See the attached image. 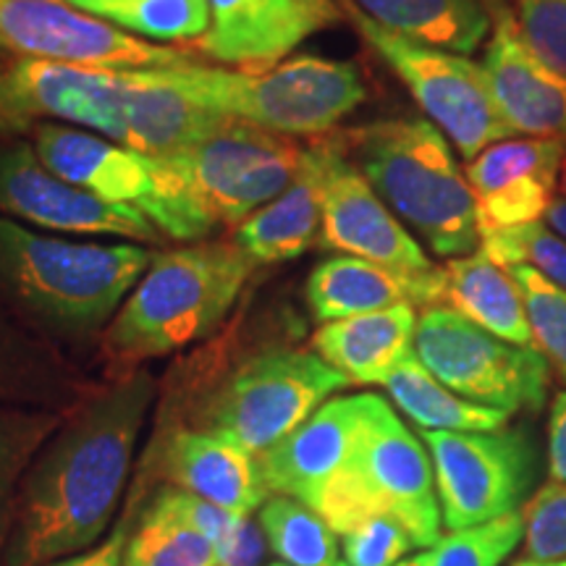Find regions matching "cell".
Segmentation results:
<instances>
[{"label": "cell", "mask_w": 566, "mask_h": 566, "mask_svg": "<svg viewBox=\"0 0 566 566\" xmlns=\"http://www.w3.org/2000/svg\"><path fill=\"white\" fill-rule=\"evenodd\" d=\"M147 504L158 506L163 512L174 514L176 520L187 522L189 527L200 530L210 541H216L218 546H223L237 533V527L242 525V516L226 512V509L210 504V501L200 499V495L181 491V488L168 483L160 485Z\"/></svg>", "instance_id": "obj_40"}, {"label": "cell", "mask_w": 566, "mask_h": 566, "mask_svg": "<svg viewBox=\"0 0 566 566\" xmlns=\"http://www.w3.org/2000/svg\"><path fill=\"white\" fill-rule=\"evenodd\" d=\"M512 9L530 51L566 76V0H514Z\"/></svg>", "instance_id": "obj_39"}, {"label": "cell", "mask_w": 566, "mask_h": 566, "mask_svg": "<svg viewBox=\"0 0 566 566\" xmlns=\"http://www.w3.org/2000/svg\"><path fill=\"white\" fill-rule=\"evenodd\" d=\"M0 216L66 237H111L150 247L166 239L145 212L108 205L59 179L30 137H0Z\"/></svg>", "instance_id": "obj_14"}, {"label": "cell", "mask_w": 566, "mask_h": 566, "mask_svg": "<svg viewBox=\"0 0 566 566\" xmlns=\"http://www.w3.org/2000/svg\"><path fill=\"white\" fill-rule=\"evenodd\" d=\"M365 417V394L334 396L263 457L268 495H289L313 506L325 485L349 462Z\"/></svg>", "instance_id": "obj_19"}, {"label": "cell", "mask_w": 566, "mask_h": 566, "mask_svg": "<svg viewBox=\"0 0 566 566\" xmlns=\"http://www.w3.org/2000/svg\"><path fill=\"white\" fill-rule=\"evenodd\" d=\"M522 541H525V516L520 509L485 525L443 535L433 548L399 566H501Z\"/></svg>", "instance_id": "obj_34"}, {"label": "cell", "mask_w": 566, "mask_h": 566, "mask_svg": "<svg viewBox=\"0 0 566 566\" xmlns=\"http://www.w3.org/2000/svg\"><path fill=\"white\" fill-rule=\"evenodd\" d=\"M129 533L132 522L122 520V525L113 527V533L105 537L103 546L82 551V554L61 558V562H53L48 566H124V551L126 543H129Z\"/></svg>", "instance_id": "obj_43"}, {"label": "cell", "mask_w": 566, "mask_h": 566, "mask_svg": "<svg viewBox=\"0 0 566 566\" xmlns=\"http://www.w3.org/2000/svg\"><path fill=\"white\" fill-rule=\"evenodd\" d=\"M512 566H566V558L564 562H537V558H520V562H514Z\"/></svg>", "instance_id": "obj_47"}, {"label": "cell", "mask_w": 566, "mask_h": 566, "mask_svg": "<svg viewBox=\"0 0 566 566\" xmlns=\"http://www.w3.org/2000/svg\"><path fill=\"white\" fill-rule=\"evenodd\" d=\"M346 386L349 380L315 352L292 346L258 352L233 367L181 424L263 457Z\"/></svg>", "instance_id": "obj_8"}, {"label": "cell", "mask_w": 566, "mask_h": 566, "mask_svg": "<svg viewBox=\"0 0 566 566\" xmlns=\"http://www.w3.org/2000/svg\"><path fill=\"white\" fill-rule=\"evenodd\" d=\"M268 537L258 516H247L223 546H218V566H263Z\"/></svg>", "instance_id": "obj_41"}, {"label": "cell", "mask_w": 566, "mask_h": 566, "mask_svg": "<svg viewBox=\"0 0 566 566\" xmlns=\"http://www.w3.org/2000/svg\"><path fill=\"white\" fill-rule=\"evenodd\" d=\"M334 147V132L310 142L302 150L294 181L271 205L233 229V244L242 247L258 265L286 263L317 244Z\"/></svg>", "instance_id": "obj_23"}, {"label": "cell", "mask_w": 566, "mask_h": 566, "mask_svg": "<svg viewBox=\"0 0 566 566\" xmlns=\"http://www.w3.org/2000/svg\"><path fill=\"white\" fill-rule=\"evenodd\" d=\"M338 541L346 566H399L401 558L417 548L409 530L386 514L359 522L338 535Z\"/></svg>", "instance_id": "obj_37"}, {"label": "cell", "mask_w": 566, "mask_h": 566, "mask_svg": "<svg viewBox=\"0 0 566 566\" xmlns=\"http://www.w3.org/2000/svg\"><path fill=\"white\" fill-rule=\"evenodd\" d=\"M384 388L396 407L405 412L420 430H446V433H488L509 424V412L467 401L424 370L417 354L401 363L388 375Z\"/></svg>", "instance_id": "obj_29"}, {"label": "cell", "mask_w": 566, "mask_h": 566, "mask_svg": "<svg viewBox=\"0 0 566 566\" xmlns=\"http://www.w3.org/2000/svg\"><path fill=\"white\" fill-rule=\"evenodd\" d=\"M480 250L499 265H527L566 292V239L546 221L491 231L480 237Z\"/></svg>", "instance_id": "obj_36"}, {"label": "cell", "mask_w": 566, "mask_h": 566, "mask_svg": "<svg viewBox=\"0 0 566 566\" xmlns=\"http://www.w3.org/2000/svg\"><path fill=\"white\" fill-rule=\"evenodd\" d=\"M436 472L441 520L449 533L520 512L535 480V443L525 428L488 433L420 430Z\"/></svg>", "instance_id": "obj_12"}, {"label": "cell", "mask_w": 566, "mask_h": 566, "mask_svg": "<svg viewBox=\"0 0 566 566\" xmlns=\"http://www.w3.org/2000/svg\"><path fill=\"white\" fill-rule=\"evenodd\" d=\"M155 71L200 108L283 137H325L367 101L357 63L321 55H294L258 74L197 59Z\"/></svg>", "instance_id": "obj_5"}, {"label": "cell", "mask_w": 566, "mask_h": 566, "mask_svg": "<svg viewBox=\"0 0 566 566\" xmlns=\"http://www.w3.org/2000/svg\"><path fill=\"white\" fill-rule=\"evenodd\" d=\"M302 145L237 118L179 153L160 155L218 226H242L271 205L300 168Z\"/></svg>", "instance_id": "obj_11"}, {"label": "cell", "mask_w": 566, "mask_h": 566, "mask_svg": "<svg viewBox=\"0 0 566 566\" xmlns=\"http://www.w3.org/2000/svg\"><path fill=\"white\" fill-rule=\"evenodd\" d=\"M380 27L438 51L472 55L493 32L504 0H352Z\"/></svg>", "instance_id": "obj_27"}, {"label": "cell", "mask_w": 566, "mask_h": 566, "mask_svg": "<svg viewBox=\"0 0 566 566\" xmlns=\"http://www.w3.org/2000/svg\"><path fill=\"white\" fill-rule=\"evenodd\" d=\"M334 145L323 195V223L317 233V247L399 268V271L436 268L430 254L412 237V231L388 210V205L375 195L357 166L346 158L336 132Z\"/></svg>", "instance_id": "obj_16"}, {"label": "cell", "mask_w": 566, "mask_h": 566, "mask_svg": "<svg viewBox=\"0 0 566 566\" xmlns=\"http://www.w3.org/2000/svg\"><path fill=\"white\" fill-rule=\"evenodd\" d=\"M0 55H6V59H11V51H9V45H6L3 38H0Z\"/></svg>", "instance_id": "obj_48"}, {"label": "cell", "mask_w": 566, "mask_h": 566, "mask_svg": "<svg viewBox=\"0 0 566 566\" xmlns=\"http://www.w3.org/2000/svg\"><path fill=\"white\" fill-rule=\"evenodd\" d=\"M271 566H289V564H271Z\"/></svg>", "instance_id": "obj_49"}, {"label": "cell", "mask_w": 566, "mask_h": 566, "mask_svg": "<svg viewBox=\"0 0 566 566\" xmlns=\"http://www.w3.org/2000/svg\"><path fill=\"white\" fill-rule=\"evenodd\" d=\"M124 551V566H218V543L163 509L145 504Z\"/></svg>", "instance_id": "obj_33"}, {"label": "cell", "mask_w": 566, "mask_h": 566, "mask_svg": "<svg viewBox=\"0 0 566 566\" xmlns=\"http://www.w3.org/2000/svg\"><path fill=\"white\" fill-rule=\"evenodd\" d=\"M69 412L24 407L0 409V566H3L13 516H17L21 480H24L42 443L59 430V424Z\"/></svg>", "instance_id": "obj_31"}, {"label": "cell", "mask_w": 566, "mask_h": 566, "mask_svg": "<svg viewBox=\"0 0 566 566\" xmlns=\"http://www.w3.org/2000/svg\"><path fill=\"white\" fill-rule=\"evenodd\" d=\"M155 459L168 485L200 495L242 520L260 512L268 499L258 457L208 430L187 424L168 430L155 443Z\"/></svg>", "instance_id": "obj_22"}, {"label": "cell", "mask_w": 566, "mask_h": 566, "mask_svg": "<svg viewBox=\"0 0 566 566\" xmlns=\"http://www.w3.org/2000/svg\"><path fill=\"white\" fill-rule=\"evenodd\" d=\"M76 359L63 354L0 304V409H59L69 412L95 391Z\"/></svg>", "instance_id": "obj_24"}, {"label": "cell", "mask_w": 566, "mask_h": 566, "mask_svg": "<svg viewBox=\"0 0 566 566\" xmlns=\"http://www.w3.org/2000/svg\"><path fill=\"white\" fill-rule=\"evenodd\" d=\"M480 66L509 129L522 137L566 142V76L530 51L509 0L493 13Z\"/></svg>", "instance_id": "obj_18"}, {"label": "cell", "mask_w": 566, "mask_h": 566, "mask_svg": "<svg viewBox=\"0 0 566 566\" xmlns=\"http://www.w3.org/2000/svg\"><path fill=\"white\" fill-rule=\"evenodd\" d=\"M317 323L401 307H436L446 302V271H399L352 254H331L317 263L304 286Z\"/></svg>", "instance_id": "obj_21"}, {"label": "cell", "mask_w": 566, "mask_h": 566, "mask_svg": "<svg viewBox=\"0 0 566 566\" xmlns=\"http://www.w3.org/2000/svg\"><path fill=\"white\" fill-rule=\"evenodd\" d=\"M254 271L233 239L158 250L103 334L101 354L129 373L202 342L231 315Z\"/></svg>", "instance_id": "obj_3"}, {"label": "cell", "mask_w": 566, "mask_h": 566, "mask_svg": "<svg viewBox=\"0 0 566 566\" xmlns=\"http://www.w3.org/2000/svg\"><path fill=\"white\" fill-rule=\"evenodd\" d=\"M338 566H346V564H344V562H342V564H338Z\"/></svg>", "instance_id": "obj_50"}, {"label": "cell", "mask_w": 566, "mask_h": 566, "mask_svg": "<svg viewBox=\"0 0 566 566\" xmlns=\"http://www.w3.org/2000/svg\"><path fill=\"white\" fill-rule=\"evenodd\" d=\"M155 396L158 378L137 367L97 384L63 417L21 480L3 566H48L101 541Z\"/></svg>", "instance_id": "obj_1"}, {"label": "cell", "mask_w": 566, "mask_h": 566, "mask_svg": "<svg viewBox=\"0 0 566 566\" xmlns=\"http://www.w3.org/2000/svg\"><path fill=\"white\" fill-rule=\"evenodd\" d=\"M548 478L551 483H566V391L548 409Z\"/></svg>", "instance_id": "obj_44"}, {"label": "cell", "mask_w": 566, "mask_h": 566, "mask_svg": "<svg viewBox=\"0 0 566 566\" xmlns=\"http://www.w3.org/2000/svg\"><path fill=\"white\" fill-rule=\"evenodd\" d=\"M415 354L438 384L501 412H537L548 399L551 365L535 346H516L436 304L417 317Z\"/></svg>", "instance_id": "obj_9"}, {"label": "cell", "mask_w": 566, "mask_h": 566, "mask_svg": "<svg viewBox=\"0 0 566 566\" xmlns=\"http://www.w3.org/2000/svg\"><path fill=\"white\" fill-rule=\"evenodd\" d=\"M417 310L409 304L323 323L313 352L357 386H384L396 367L415 354Z\"/></svg>", "instance_id": "obj_25"}, {"label": "cell", "mask_w": 566, "mask_h": 566, "mask_svg": "<svg viewBox=\"0 0 566 566\" xmlns=\"http://www.w3.org/2000/svg\"><path fill=\"white\" fill-rule=\"evenodd\" d=\"M66 3L155 45L176 48V42L195 45L210 30L208 0H66Z\"/></svg>", "instance_id": "obj_30"}, {"label": "cell", "mask_w": 566, "mask_h": 566, "mask_svg": "<svg viewBox=\"0 0 566 566\" xmlns=\"http://www.w3.org/2000/svg\"><path fill=\"white\" fill-rule=\"evenodd\" d=\"M525 300L535 346L566 384V292L527 265H504Z\"/></svg>", "instance_id": "obj_35"}, {"label": "cell", "mask_w": 566, "mask_h": 566, "mask_svg": "<svg viewBox=\"0 0 566 566\" xmlns=\"http://www.w3.org/2000/svg\"><path fill=\"white\" fill-rule=\"evenodd\" d=\"M564 150L562 139L512 137L485 147L467 163L464 174L475 195L480 237L546 218L556 200Z\"/></svg>", "instance_id": "obj_17"}, {"label": "cell", "mask_w": 566, "mask_h": 566, "mask_svg": "<svg viewBox=\"0 0 566 566\" xmlns=\"http://www.w3.org/2000/svg\"><path fill=\"white\" fill-rule=\"evenodd\" d=\"M543 221H546L551 231H556L558 237L566 239V200H564V197H556V200L551 202V208H548Z\"/></svg>", "instance_id": "obj_45"}, {"label": "cell", "mask_w": 566, "mask_h": 566, "mask_svg": "<svg viewBox=\"0 0 566 566\" xmlns=\"http://www.w3.org/2000/svg\"><path fill=\"white\" fill-rule=\"evenodd\" d=\"M13 59L0 55V137H32L38 122L27 113L17 84H13Z\"/></svg>", "instance_id": "obj_42"}, {"label": "cell", "mask_w": 566, "mask_h": 566, "mask_svg": "<svg viewBox=\"0 0 566 566\" xmlns=\"http://www.w3.org/2000/svg\"><path fill=\"white\" fill-rule=\"evenodd\" d=\"M13 84L34 122H66L126 142V71L84 69L42 59H13Z\"/></svg>", "instance_id": "obj_20"}, {"label": "cell", "mask_w": 566, "mask_h": 566, "mask_svg": "<svg viewBox=\"0 0 566 566\" xmlns=\"http://www.w3.org/2000/svg\"><path fill=\"white\" fill-rule=\"evenodd\" d=\"M336 134L375 195L433 254L454 260L480 250L475 195L438 126L428 118H384Z\"/></svg>", "instance_id": "obj_4"}, {"label": "cell", "mask_w": 566, "mask_h": 566, "mask_svg": "<svg viewBox=\"0 0 566 566\" xmlns=\"http://www.w3.org/2000/svg\"><path fill=\"white\" fill-rule=\"evenodd\" d=\"M525 556L537 562L566 558V483H548L522 506Z\"/></svg>", "instance_id": "obj_38"}, {"label": "cell", "mask_w": 566, "mask_h": 566, "mask_svg": "<svg viewBox=\"0 0 566 566\" xmlns=\"http://www.w3.org/2000/svg\"><path fill=\"white\" fill-rule=\"evenodd\" d=\"M124 118V147L160 158L208 137L223 124L226 116L200 108L171 84L163 82L158 71L150 69L126 71Z\"/></svg>", "instance_id": "obj_26"}, {"label": "cell", "mask_w": 566, "mask_h": 566, "mask_svg": "<svg viewBox=\"0 0 566 566\" xmlns=\"http://www.w3.org/2000/svg\"><path fill=\"white\" fill-rule=\"evenodd\" d=\"M30 139L59 179L108 205L145 212L166 239L195 244L218 229L216 218L160 158L59 122H40Z\"/></svg>", "instance_id": "obj_7"}, {"label": "cell", "mask_w": 566, "mask_h": 566, "mask_svg": "<svg viewBox=\"0 0 566 566\" xmlns=\"http://www.w3.org/2000/svg\"><path fill=\"white\" fill-rule=\"evenodd\" d=\"M446 271V307L457 310L480 328L516 346H535L520 286L504 265L483 250L454 258ZM537 349V346H535Z\"/></svg>", "instance_id": "obj_28"}, {"label": "cell", "mask_w": 566, "mask_h": 566, "mask_svg": "<svg viewBox=\"0 0 566 566\" xmlns=\"http://www.w3.org/2000/svg\"><path fill=\"white\" fill-rule=\"evenodd\" d=\"M210 30L192 45L218 66L268 71L346 19L338 0H208Z\"/></svg>", "instance_id": "obj_15"}, {"label": "cell", "mask_w": 566, "mask_h": 566, "mask_svg": "<svg viewBox=\"0 0 566 566\" xmlns=\"http://www.w3.org/2000/svg\"><path fill=\"white\" fill-rule=\"evenodd\" d=\"M155 254V247L82 242L0 216V304L74 359L101 349Z\"/></svg>", "instance_id": "obj_2"}, {"label": "cell", "mask_w": 566, "mask_h": 566, "mask_svg": "<svg viewBox=\"0 0 566 566\" xmlns=\"http://www.w3.org/2000/svg\"><path fill=\"white\" fill-rule=\"evenodd\" d=\"M338 3L359 38L405 82L424 118L446 134L467 163L495 142L516 137L495 108L480 63L401 38L359 11L352 0Z\"/></svg>", "instance_id": "obj_10"}, {"label": "cell", "mask_w": 566, "mask_h": 566, "mask_svg": "<svg viewBox=\"0 0 566 566\" xmlns=\"http://www.w3.org/2000/svg\"><path fill=\"white\" fill-rule=\"evenodd\" d=\"M0 38L11 55L105 71L171 69L195 61L192 48L155 45L90 17L66 0H0Z\"/></svg>", "instance_id": "obj_13"}, {"label": "cell", "mask_w": 566, "mask_h": 566, "mask_svg": "<svg viewBox=\"0 0 566 566\" xmlns=\"http://www.w3.org/2000/svg\"><path fill=\"white\" fill-rule=\"evenodd\" d=\"M258 522L268 546L289 566H338L342 541L338 533L313 506L289 495H268L260 506Z\"/></svg>", "instance_id": "obj_32"}, {"label": "cell", "mask_w": 566, "mask_h": 566, "mask_svg": "<svg viewBox=\"0 0 566 566\" xmlns=\"http://www.w3.org/2000/svg\"><path fill=\"white\" fill-rule=\"evenodd\" d=\"M313 509L338 535L386 514L409 530L417 548H433L443 537L428 449L378 394H365L357 446Z\"/></svg>", "instance_id": "obj_6"}, {"label": "cell", "mask_w": 566, "mask_h": 566, "mask_svg": "<svg viewBox=\"0 0 566 566\" xmlns=\"http://www.w3.org/2000/svg\"><path fill=\"white\" fill-rule=\"evenodd\" d=\"M556 197H564V200H566V150H564V158H562V168H558Z\"/></svg>", "instance_id": "obj_46"}]
</instances>
